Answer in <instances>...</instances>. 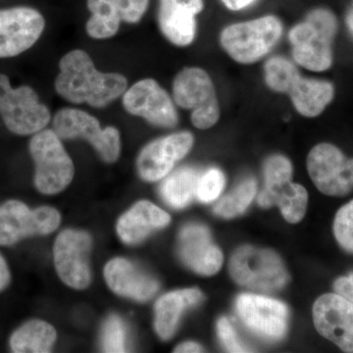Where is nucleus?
Instances as JSON below:
<instances>
[{
    "label": "nucleus",
    "instance_id": "nucleus-25",
    "mask_svg": "<svg viewBox=\"0 0 353 353\" xmlns=\"http://www.w3.org/2000/svg\"><path fill=\"white\" fill-rule=\"evenodd\" d=\"M201 174L192 167H182L168 174L160 185L162 199L171 208H185L196 197Z\"/></svg>",
    "mask_w": 353,
    "mask_h": 353
},
{
    "label": "nucleus",
    "instance_id": "nucleus-4",
    "mask_svg": "<svg viewBox=\"0 0 353 353\" xmlns=\"http://www.w3.org/2000/svg\"><path fill=\"white\" fill-rule=\"evenodd\" d=\"M29 150L34 163V185L39 192L57 194L68 187L75 176V166L57 132L46 128L32 134Z\"/></svg>",
    "mask_w": 353,
    "mask_h": 353
},
{
    "label": "nucleus",
    "instance_id": "nucleus-5",
    "mask_svg": "<svg viewBox=\"0 0 353 353\" xmlns=\"http://www.w3.org/2000/svg\"><path fill=\"white\" fill-rule=\"evenodd\" d=\"M172 97L179 108L192 111L190 121L199 130L210 129L220 118V106L212 79L199 67H185L176 74Z\"/></svg>",
    "mask_w": 353,
    "mask_h": 353
},
{
    "label": "nucleus",
    "instance_id": "nucleus-35",
    "mask_svg": "<svg viewBox=\"0 0 353 353\" xmlns=\"http://www.w3.org/2000/svg\"><path fill=\"white\" fill-rule=\"evenodd\" d=\"M221 1L230 10L240 11L246 8V7L252 6L255 0H221Z\"/></svg>",
    "mask_w": 353,
    "mask_h": 353
},
{
    "label": "nucleus",
    "instance_id": "nucleus-28",
    "mask_svg": "<svg viewBox=\"0 0 353 353\" xmlns=\"http://www.w3.org/2000/svg\"><path fill=\"white\" fill-rule=\"evenodd\" d=\"M102 348L105 352H127L126 326L118 316H110L104 323L102 330Z\"/></svg>",
    "mask_w": 353,
    "mask_h": 353
},
{
    "label": "nucleus",
    "instance_id": "nucleus-6",
    "mask_svg": "<svg viewBox=\"0 0 353 353\" xmlns=\"http://www.w3.org/2000/svg\"><path fill=\"white\" fill-rule=\"evenodd\" d=\"M263 175L264 189L257 199L259 205H278L288 222H301L305 215L308 194L303 185L292 183V165L290 160L283 155L267 158Z\"/></svg>",
    "mask_w": 353,
    "mask_h": 353
},
{
    "label": "nucleus",
    "instance_id": "nucleus-17",
    "mask_svg": "<svg viewBox=\"0 0 353 353\" xmlns=\"http://www.w3.org/2000/svg\"><path fill=\"white\" fill-rule=\"evenodd\" d=\"M315 328L345 352H353V303L338 294L320 296L313 306Z\"/></svg>",
    "mask_w": 353,
    "mask_h": 353
},
{
    "label": "nucleus",
    "instance_id": "nucleus-22",
    "mask_svg": "<svg viewBox=\"0 0 353 353\" xmlns=\"http://www.w3.org/2000/svg\"><path fill=\"white\" fill-rule=\"evenodd\" d=\"M170 221V215L152 202L139 201L118 220V236L126 245H138Z\"/></svg>",
    "mask_w": 353,
    "mask_h": 353
},
{
    "label": "nucleus",
    "instance_id": "nucleus-23",
    "mask_svg": "<svg viewBox=\"0 0 353 353\" xmlns=\"http://www.w3.org/2000/svg\"><path fill=\"white\" fill-rule=\"evenodd\" d=\"M202 299V292L197 289L176 290L160 297L154 306V329L159 338L170 340L183 313L188 308L197 305Z\"/></svg>",
    "mask_w": 353,
    "mask_h": 353
},
{
    "label": "nucleus",
    "instance_id": "nucleus-15",
    "mask_svg": "<svg viewBox=\"0 0 353 353\" xmlns=\"http://www.w3.org/2000/svg\"><path fill=\"white\" fill-rule=\"evenodd\" d=\"M236 313L246 328L265 340L279 341L287 333V305L263 296L241 294L236 299Z\"/></svg>",
    "mask_w": 353,
    "mask_h": 353
},
{
    "label": "nucleus",
    "instance_id": "nucleus-32",
    "mask_svg": "<svg viewBox=\"0 0 353 353\" xmlns=\"http://www.w3.org/2000/svg\"><path fill=\"white\" fill-rule=\"evenodd\" d=\"M122 22L138 24L150 6V0H119Z\"/></svg>",
    "mask_w": 353,
    "mask_h": 353
},
{
    "label": "nucleus",
    "instance_id": "nucleus-12",
    "mask_svg": "<svg viewBox=\"0 0 353 353\" xmlns=\"http://www.w3.org/2000/svg\"><path fill=\"white\" fill-rule=\"evenodd\" d=\"M307 170L317 189L327 196H347L353 190V158L330 143L314 146L307 157Z\"/></svg>",
    "mask_w": 353,
    "mask_h": 353
},
{
    "label": "nucleus",
    "instance_id": "nucleus-29",
    "mask_svg": "<svg viewBox=\"0 0 353 353\" xmlns=\"http://www.w3.org/2000/svg\"><path fill=\"white\" fill-rule=\"evenodd\" d=\"M226 179L223 172L217 168H210L199 176L196 197L199 201L208 203L219 197L225 187Z\"/></svg>",
    "mask_w": 353,
    "mask_h": 353
},
{
    "label": "nucleus",
    "instance_id": "nucleus-10",
    "mask_svg": "<svg viewBox=\"0 0 353 353\" xmlns=\"http://www.w3.org/2000/svg\"><path fill=\"white\" fill-rule=\"evenodd\" d=\"M60 222L61 216L57 209H31L24 202L10 199L0 204V245L11 246L28 236L51 234Z\"/></svg>",
    "mask_w": 353,
    "mask_h": 353
},
{
    "label": "nucleus",
    "instance_id": "nucleus-13",
    "mask_svg": "<svg viewBox=\"0 0 353 353\" xmlns=\"http://www.w3.org/2000/svg\"><path fill=\"white\" fill-rule=\"evenodd\" d=\"M92 236L87 232L65 230L58 234L53 254L58 276L76 290H83L92 282L90 254Z\"/></svg>",
    "mask_w": 353,
    "mask_h": 353
},
{
    "label": "nucleus",
    "instance_id": "nucleus-11",
    "mask_svg": "<svg viewBox=\"0 0 353 353\" xmlns=\"http://www.w3.org/2000/svg\"><path fill=\"white\" fill-rule=\"evenodd\" d=\"M123 108L152 126L172 129L179 123L176 103L154 79L146 78L128 88L122 95Z\"/></svg>",
    "mask_w": 353,
    "mask_h": 353
},
{
    "label": "nucleus",
    "instance_id": "nucleus-18",
    "mask_svg": "<svg viewBox=\"0 0 353 353\" xmlns=\"http://www.w3.org/2000/svg\"><path fill=\"white\" fill-rule=\"evenodd\" d=\"M292 57L299 66L313 72H323L333 64V37L305 20L289 32Z\"/></svg>",
    "mask_w": 353,
    "mask_h": 353
},
{
    "label": "nucleus",
    "instance_id": "nucleus-24",
    "mask_svg": "<svg viewBox=\"0 0 353 353\" xmlns=\"http://www.w3.org/2000/svg\"><path fill=\"white\" fill-rule=\"evenodd\" d=\"M57 336V331L50 323L30 320L11 334L9 345L15 353L50 352Z\"/></svg>",
    "mask_w": 353,
    "mask_h": 353
},
{
    "label": "nucleus",
    "instance_id": "nucleus-8",
    "mask_svg": "<svg viewBox=\"0 0 353 353\" xmlns=\"http://www.w3.org/2000/svg\"><path fill=\"white\" fill-rule=\"evenodd\" d=\"M52 127L61 139H85L106 163H114L120 157L119 130L102 128L99 119L87 111L74 108L59 109L53 117Z\"/></svg>",
    "mask_w": 353,
    "mask_h": 353
},
{
    "label": "nucleus",
    "instance_id": "nucleus-37",
    "mask_svg": "<svg viewBox=\"0 0 353 353\" xmlns=\"http://www.w3.org/2000/svg\"><path fill=\"white\" fill-rule=\"evenodd\" d=\"M347 25L350 31L352 32L353 34V6L350 8V10L348 11L347 15Z\"/></svg>",
    "mask_w": 353,
    "mask_h": 353
},
{
    "label": "nucleus",
    "instance_id": "nucleus-33",
    "mask_svg": "<svg viewBox=\"0 0 353 353\" xmlns=\"http://www.w3.org/2000/svg\"><path fill=\"white\" fill-rule=\"evenodd\" d=\"M334 289L336 294L345 297L353 303V274L341 277L334 282Z\"/></svg>",
    "mask_w": 353,
    "mask_h": 353
},
{
    "label": "nucleus",
    "instance_id": "nucleus-9",
    "mask_svg": "<svg viewBox=\"0 0 353 353\" xmlns=\"http://www.w3.org/2000/svg\"><path fill=\"white\" fill-rule=\"evenodd\" d=\"M230 273L239 285L260 292H275L289 282L280 257L271 250L253 246H243L234 252Z\"/></svg>",
    "mask_w": 353,
    "mask_h": 353
},
{
    "label": "nucleus",
    "instance_id": "nucleus-36",
    "mask_svg": "<svg viewBox=\"0 0 353 353\" xmlns=\"http://www.w3.org/2000/svg\"><path fill=\"white\" fill-rule=\"evenodd\" d=\"M202 347L201 345H197L196 343H192V341H189V343H183V345H179L178 347L176 348L175 352H202Z\"/></svg>",
    "mask_w": 353,
    "mask_h": 353
},
{
    "label": "nucleus",
    "instance_id": "nucleus-20",
    "mask_svg": "<svg viewBox=\"0 0 353 353\" xmlns=\"http://www.w3.org/2000/svg\"><path fill=\"white\" fill-rule=\"evenodd\" d=\"M181 259L192 270L203 276H212L220 270L223 254L213 243L206 227L190 224L180 233Z\"/></svg>",
    "mask_w": 353,
    "mask_h": 353
},
{
    "label": "nucleus",
    "instance_id": "nucleus-16",
    "mask_svg": "<svg viewBox=\"0 0 353 353\" xmlns=\"http://www.w3.org/2000/svg\"><path fill=\"white\" fill-rule=\"evenodd\" d=\"M194 138L192 132H178L155 139L139 152L137 167L146 182H157L170 174L175 165L187 157Z\"/></svg>",
    "mask_w": 353,
    "mask_h": 353
},
{
    "label": "nucleus",
    "instance_id": "nucleus-21",
    "mask_svg": "<svg viewBox=\"0 0 353 353\" xmlns=\"http://www.w3.org/2000/svg\"><path fill=\"white\" fill-rule=\"evenodd\" d=\"M104 278L112 292L134 301H150L159 290L155 279L139 270L129 260L120 257L106 264Z\"/></svg>",
    "mask_w": 353,
    "mask_h": 353
},
{
    "label": "nucleus",
    "instance_id": "nucleus-14",
    "mask_svg": "<svg viewBox=\"0 0 353 353\" xmlns=\"http://www.w3.org/2000/svg\"><path fill=\"white\" fill-rule=\"evenodd\" d=\"M46 19L32 7L0 9V59L29 50L43 36Z\"/></svg>",
    "mask_w": 353,
    "mask_h": 353
},
{
    "label": "nucleus",
    "instance_id": "nucleus-31",
    "mask_svg": "<svg viewBox=\"0 0 353 353\" xmlns=\"http://www.w3.org/2000/svg\"><path fill=\"white\" fill-rule=\"evenodd\" d=\"M217 333L219 336L221 343L225 350L229 352H248L245 345H243L239 339L236 332L234 331L233 326L227 318H221L217 324Z\"/></svg>",
    "mask_w": 353,
    "mask_h": 353
},
{
    "label": "nucleus",
    "instance_id": "nucleus-3",
    "mask_svg": "<svg viewBox=\"0 0 353 353\" xmlns=\"http://www.w3.org/2000/svg\"><path fill=\"white\" fill-rule=\"evenodd\" d=\"M283 25L278 17L263 16L227 26L220 34V44L232 59L252 64L266 57L279 43Z\"/></svg>",
    "mask_w": 353,
    "mask_h": 353
},
{
    "label": "nucleus",
    "instance_id": "nucleus-34",
    "mask_svg": "<svg viewBox=\"0 0 353 353\" xmlns=\"http://www.w3.org/2000/svg\"><path fill=\"white\" fill-rule=\"evenodd\" d=\"M11 273L9 270L8 264L4 257L0 254V292H3L4 290L10 284Z\"/></svg>",
    "mask_w": 353,
    "mask_h": 353
},
{
    "label": "nucleus",
    "instance_id": "nucleus-2",
    "mask_svg": "<svg viewBox=\"0 0 353 353\" xmlns=\"http://www.w3.org/2000/svg\"><path fill=\"white\" fill-rule=\"evenodd\" d=\"M264 81L273 92L289 95L297 113L304 117H317L334 99L331 83L304 78L296 65L285 57H271L265 62Z\"/></svg>",
    "mask_w": 353,
    "mask_h": 353
},
{
    "label": "nucleus",
    "instance_id": "nucleus-7",
    "mask_svg": "<svg viewBox=\"0 0 353 353\" xmlns=\"http://www.w3.org/2000/svg\"><path fill=\"white\" fill-rule=\"evenodd\" d=\"M0 117L13 134L32 136L48 127L51 112L34 88H14L8 77L0 74Z\"/></svg>",
    "mask_w": 353,
    "mask_h": 353
},
{
    "label": "nucleus",
    "instance_id": "nucleus-26",
    "mask_svg": "<svg viewBox=\"0 0 353 353\" xmlns=\"http://www.w3.org/2000/svg\"><path fill=\"white\" fill-rule=\"evenodd\" d=\"M90 15L85 24L88 36L94 39L113 38L120 30L119 0H87Z\"/></svg>",
    "mask_w": 353,
    "mask_h": 353
},
{
    "label": "nucleus",
    "instance_id": "nucleus-19",
    "mask_svg": "<svg viewBox=\"0 0 353 353\" xmlns=\"http://www.w3.org/2000/svg\"><path fill=\"white\" fill-rule=\"evenodd\" d=\"M204 8L203 0H160L158 25L167 41L185 48L196 37V16Z\"/></svg>",
    "mask_w": 353,
    "mask_h": 353
},
{
    "label": "nucleus",
    "instance_id": "nucleus-30",
    "mask_svg": "<svg viewBox=\"0 0 353 353\" xmlns=\"http://www.w3.org/2000/svg\"><path fill=\"white\" fill-rule=\"evenodd\" d=\"M334 234L341 248L353 252V201L343 206L336 213Z\"/></svg>",
    "mask_w": 353,
    "mask_h": 353
},
{
    "label": "nucleus",
    "instance_id": "nucleus-1",
    "mask_svg": "<svg viewBox=\"0 0 353 353\" xmlns=\"http://www.w3.org/2000/svg\"><path fill=\"white\" fill-rule=\"evenodd\" d=\"M55 78L57 94L72 104L87 103L90 108H108L122 97L128 88L126 77L116 72H101L87 51L73 50L60 59Z\"/></svg>",
    "mask_w": 353,
    "mask_h": 353
},
{
    "label": "nucleus",
    "instance_id": "nucleus-27",
    "mask_svg": "<svg viewBox=\"0 0 353 353\" xmlns=\"http://www.w3.org/2000/svg\"><path fill=\"white\" fill-rule=\"evenodd\" d=\"M257 185L253 179L241 183L231 192L221 199L214 208L215 214L223 218H233L245 212L256 194Z\"/></svg>",
    "mask_w": 353,
    "mask_h": 353
}]
</instances>
